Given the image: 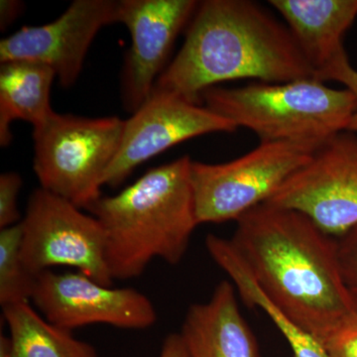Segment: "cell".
Segmentation results:
<instances>
[{
	"label": "cell",
	"instance_id": "cell-11",
	"mask_svg": "<svg viewBox=\"0 0 357 357\" xmlns=\"http://www.w3.org/2000/svg\"><path fill=\"white\" fill-rule=\"evenodd\" d=\"M121 0H75L57 20L24 26L0 41V62L29 61L47 66L61 86L76 84L98 33L119 23Z\"/></svg>",
	"mask_w": 357,
	"mask_h": 357
},
{
	"label": "cell",
	"instance_id": "cell-2",
	"mask_svg": "<svg viewBox=\"0 0 357 357\" xmlns=\"http://www.w3.org/2000/svg\"><path fill=\"white\" fill-rule=\"evenodd\" d=\"M314 77L287 26L249 0L199 2L182 48L153 93L201 105L206 89L234 79L285 83ZM316 79V77H314Z\"/></svg>",
	"mask_w": 357,
	"mask_h": 357
},
{
	"label": "cell",
	"instance_id": "cell-1",
	"mask_svg": "<svg viewBox=\"0 0 357 357\" xmlns=\"http://www.w3.org/2000/svg\"><path fill=\"white\" fill-rule=\"evenodd\" d=\"M236 222L230 243L263 293L303 330L323 342L357 314L335 237L304 213L269 203Z\"/></svg>",
	"mask_w": 357,
	"mask_h": 357
},
{
	"label": "cell",
	"instance_id": "cell-24",
	"mask_svg": "<svg viewBox=\"0 0 357 357\" xmlns=\"http://www.w3.org/2000/svg\"><path fill=\"white\" fill-rule=\"evenodd\" d=\"M0 357H11L10 340L3 335H0Z\"/></svg>",
	"mask_w": 357,
	"mask_h": 357
},
{
	"label": "cell",
	"instance_id": "cell-4",
	"mask_svg": "<svg viewBox=\"0 0 357 357\" xmlns=\"http://www.w3.org/2000/svg\"><path fill=\"white\" fill-rule=\"evenodd\" d=\"M204 107L258 136L260 142H290L319 149L349 129L356 100L347 89L314 77L285 83L255 82L241 88L213 86Z\"/></svg>",
	"mask_w": 357,
	"mask_h": 357
},
{
	"label": "cell",
	"instance_id": "cell-21",
	"mask_svg": "<svg viewBox=\"0 0 357 357\" xmlns=\"http://www.w3.org/2000/svg\"><path fill=\"white\" fill-rule=\"evenodd\" d=\"M328 81L338 82V83L344 84V88L351 91L352 95L356 98V112L352 116L347 130L357 133V70L352 67L349 58L337 63L326 73V76L324 77V83Z\"/></svg>",
	"mask_w": 357,
	"mask_h": 357
},
{
	"label": "cell",
	"instance_id": "cell-18",
	"mask_svg": "<svg viewBox=\"0 0 357 357\" xmlns=\"http://www.w3.org/2000/svg\"><path fill=\"white\" fill-rule=\"evenodd\" d=\"M337 250L345 287L357 307V225L338 237Z\"/></svg>",
	"mask_w": 357,
	"mask_h": 357
},
{
	"label": "cell",
	"instance_id": "cell-5",
	"mask_svg": "<svg viewBox=\"0 0 357 357\" xmlns=\"http://www.w3.org/2000/svg\"><path fill=\"white\" fill-rule=\"evenodd\" d=\"M116 116L89 117L55 112L34 128V172L42 189L88 208L102 198V178L123 134Z\"/></svg>",
	"mask_w": 357,
	"mask_h": 357
},
{
	"label": "cell",
	"instance_id": "cell-19",
	"mask_svg": "<svg viewBox=\"0 0 357 357\" xmlns=\"http://www.w3.org/2000/svg\"><path fill=\"white\" fill-rule=\"evenodd\" d=\"M22 178L20 174L6 172L0 176V229L17 225L21 220L17 197Z\"/></svg>",
	"mask_w": 357,
	"mask_h": 357
},
{
	"label": "cell",
	"instance_id": "cell-23",
	"mask_svg": "<svg viewBox=\"0 0 357 357\" xmlns=\"http://www.w3.org/2000/svg\"><path fill=\"white\" fill-rule=\"evenodd\" d=\"M23 4L16 0H1L0 1V27L6 29L22 11Z\"/></svg>",
	"mask_w": 357,
	"mask_h": 357
},
{
	"label": "cell",
	"instance_id": "cell-8",
	"mask_svg": "<svg viewBox=\"0 0 357 357\" xmlns=\"http://www.w3.org/2000/svg\"><path fill=\"white\" fill-rule=\"evenodd\" d=\"M267 203L304 213L333 237L356 227L357 133L331 138Z\"/></svg>",
	"mask_w": 357,
	"mask_h": 357
},
{
	"label": "cell",
	"instance_id": "cell-3",
	"mask_svg": "<svg viewBox=\"0 0 357 357\" xmlns=\"http://www.w3.org/2000/svg\"><path fill=\"white\" fill-rule=\"evenodd\" d=\"M188 155L151 169L112 197L86 210L102 223L110 276L136 278L155 258L176 265L184 258L198 227Z\"/></svg>",
	"mask_w": 357,
	"mask_h": 357
},
{
	"label": "cell",
	"instance_id": "cell-22",
	"mask_svg": "<svg viewBox=\"0 0 357 357\" xmlns=\"http://www.w3.org/2000/svg\"><path fill=\"white\" fill-rule=\"evenodd\" d=\"M160 357H190L180 333H172L165 338Z\"/></svg>",
	"mask_w": 357,
	"mask_h": 357
},
{
	"label": "cell",
	"instance_id": "cell-7",
	"mask_svg": "<svg viewBox=\"0 0 357 357\" xmlns=\"http://www.w3.org/2000/svg\"><path fill=\"white\" fill-rule=\"evenodd\" d=\"M21 222V258L30 273L37 277L50 267H74L93 281L112 287L114 279L105 258L107 237L98 218L38 188L29 197Z\"/></svg>",
	"mask_w": 357,
	"mask_h": 357
},
{
	"label": "cell",
	"instance_id": "cell-16",
	"mask_svg": "<svg viewBox=\"0 0 357 357\" xmlns=\"http://www.w3.org/2000/svg\"><path fill=\"white\" fill-rule=\"evenodd\" d=\"M9 328L11 357H98L91 344L49 323L29 302L2 307Z\"/></svg>",
	"mask_w": 357,
	"mask_h": 357
},
{
	"label": "cell",
	"instance_id": "cell-17",
	"mask_svg": "<svg viewBox=\"0 0 357 357\" xmlns=\"http://www.w3.org/2000/svg\"><path fill=\"white\" fill-rule=\"evenodd\" d=\"M22 222L0 230V304L1 307L29 302L36 276L26 269L21 258Z\"/></svg>",
	"mask_w": 357,
	"mask_h": 357
},
{
	"label": "cell",
	"instance_id": "cell-9",
	"mask_svg": "<svg viewBox=\"0 0 357 357\" xmlns=\"http://www.w3.org/2000/svg\"><path fill=\"white\" fill-rule=\"evenodd\" d=\"M31 300L49 323L68 331L95 324L144 330L157 321L156 310L144 294L102 285L81 272H42Z\"/></svg>",
	"mask_w": 357,
	"mask_h": 357
},
{
	"label": "cell",
	"instance_id": "cell-12",
	"mask_svg": "<svg viewBox=\"0 0 357 357\" xmlns=\"http://www.w3.org/2000/svg\"><path fill=\"white\" fill-rule=\"evenodd\" d=\"M195 0H121L119 22L131 37L122 79L124 107L136 112L153 93L176 39L198 8Z\"/></svg>",
	"mask_w": 357,
	"mask_h": 357
},
{
	"label": "cell",
	"instance_id": "cell-13",
	"mask_svg": "<svg viewBox=\"0 0 357 357\" xmlns=\"http://www.w3.org/2000/svg\"><path fill=\"white\" fill-rule=\"evenodd\" d=\"M314 70L323 82L347 57L344 37L357 18V0H270Z\"/></svg>",
	"mask_w": 357,
	"mask_h": 357
},
{
	"label": "cell",
	"instance_id": "cell-10",
	"mask_svg": "<svg viewBox=\"0 0 357 357\" xmlns=\"http://www.w3.org/2000/svg\"><path fill=\"white\" fill-rule=\"evenodd\" d=\"M236 126L204 105L170 93H153L124 121L119 152L102 178L117 187L136 167L183 141L208 133H232Z\"/></svg>",
	"mask_w": 357,
	"mask_h": 357
},
{
	"label": "cell",
	"instance_id": "cell-14",
	"mask_svg": "<svg viewBox=\"0 0 357 357\" xmlns=\"http://www.w3.org/2000/svg\"><path fill=\"white\" fill-rule=\"evenodd\" d=\"M180 335L190 357H260L229 281L218 283L208 302L190 306Z\"/></svg>",
	"mask_w": 357,
	"mask_h": 357
},
{
	"label": "cell",
	"instance_id": "cell-20",
	"mask_svg": "<svg viewBox=\"0 0 357 357\" xmlns=\"http://www.w3.org/2000/svg\"><path fill=\"white\" fill-rule=\"evenodd\" d=\"M328 357H357V314L323 340Z\"/></svg>",
	"mask_w": 357,
	"mask_h": 357
},
{
	"label": "cell",
	"instance_id": "cell-15",
	"mask_svg": "<svg viewBox=\"0 0 357 357\" xmlns=\"http://www.w3.org/2000/svg\"><path fill=\"white\" fill-rule=\"evenodd\" d=\"M56 75L47 66L29 61H10L0 67V145L13 140L10 123L16 119L37 128L55 114L51 107Z\"/></svg>",
	"mask_w": 357,
	"mask_h": 357
},
{
	"label": "cell",
	"instance_id": "cell-6",
	"mask_svg": "<svg viewBox=\"0 0 357 357\" xmlns=\"http://www.w3.org/2000/svg\"><path fill=\"white\" fill-rule=\"evenodd\" d=\"M317 150L290 142H260L252 151L227 163L192 161L199 225L237 220L267 203Z\"/></svg>",
	"mask_w": 357,
	"mask_h": 357
}]
</instances>
